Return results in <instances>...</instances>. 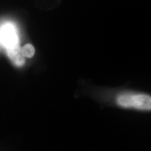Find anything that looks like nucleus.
I'll return each mask as SVG.
<instances>
[{"mask_svg":"<svg viewBox=\"0 0 151 151\" xmlns=\"http://www.w3.org/2000/svg\"><path fill=\"white\" fill-rule=\"evenodd\" d=\"M116 102L119 106L126 109L142 111L151 109V96L145 93L124 92L117 96Z\"/></svg>","mask_w":151,"mask_h":151,"instance_id":"1","label":"nucleus"},{"mask_svg":"<svg viewBox=\"0 0 151 151\" xmlns=\"http://www.w3.org/2000/svg\"><path fill=\"white\" fill-rule=\"evenodd\" d=\"M0 42L6 50L20 45L17 31L12 24H5L0 28Z\"/></svg>","mask_w":151,"mask_h":151,"instance_id":"2","label":"nucleus"},{"mask_svg":"<svg viewBox=\"0 0 151 151\" xmlns=\"http://www.w3.org/2000/svg\"><path fill=\"white\" fill-rule=\"evenodd\" d=\"M21 48L19 45L6 50V53L9 58L14 65L19 67L22 66L25 62V59L22 54Z\"/></svg>","mask_w":151,"mask_h":151,"instance_id":"3","label":"nucleus"},{"mask_svg":"<svg viewBox=\"0 0 151 151\" xmlns=\"http://www.w3.org/2000/svg\"><path fill=\"white\" fill-rule=\"evenodd\" d=\"M22 53L24 57L32 58L35 54V50L31 44H27L21 48Z\"/></svg>","mask_w":151,"mask_h":151,"instance_id":"4","label":"nucleus"}]
</instances>
